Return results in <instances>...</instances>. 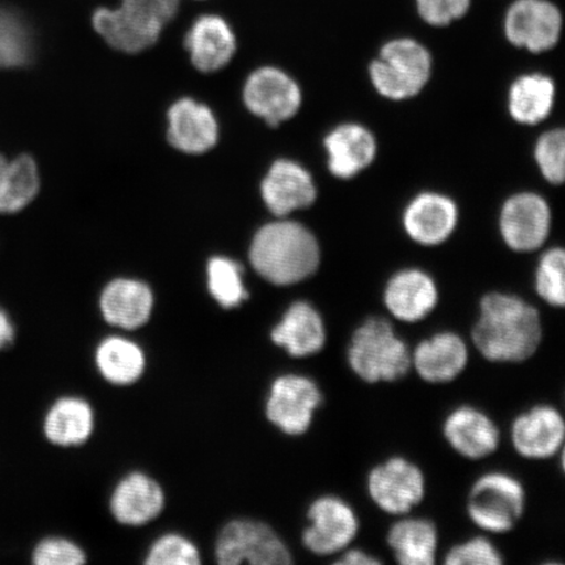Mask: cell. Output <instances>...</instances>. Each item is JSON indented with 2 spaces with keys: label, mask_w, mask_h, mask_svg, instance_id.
Segmentation results:
<instances>
[{
  "label": "cell",
  "mask_w": 565,
  "mask_h": 565,
  "mask_svg": "<svg viewBox=\"0 0 565 565\" xmlns=\"http://www.w3.org/2000/svg\"><path fill=\"white\" fill-rule=\"evenodd\" d=\"M433 71V56L420 42L408 39L387 41L370 66L373 87L388 100H407L420 94Z\"/></svg>",
  "instance_id": "obj_5"
},
{
  "label": "cell",
  "mask_w": 565,
  "mask_h": 565,
  "mask_svg": "<svg viewBox=\"0 0 565 565\" xmlns=\"http://www.w3.org/2000/svg\"><path fill=\"white\" fill-rule=\"evenodd\" d=\"M565 423L559 409L534 406L515 418L511 440L515 451L527 459H547L563 449Z\"/></svg>",
  "instance_id": "obj_14"
},
{
  "label": "cell",
  "mask_w": 565,
  "mask_h": 565,
  "mask_svg": "<svg viewBox=\"0 0 565 565\" xmlns=\"http://www.w3.org/2000/svg\"><path fill=\"white\" fill-rule=\"evenodd\" d=\"M555 94V84L548 76L522 75L511 86L508 108L515 122L536 125L545 121L553 110Z\"/></svg>",
  "instance_id": "obj_27"
},
{
  "label": "cell",
  "mask_w": 565,
  "mask_h": 565,
  "mask_svg": "<svg viewBox=\"0 0 565 565\" xmlns=\"http://www.w3.org/2000/svg\"><path fill=\"white\" fill-rule=\"evenodd\" d=\"M526 492L518 478L503 471L487 472L472 484L468 514L483 532H512L524 515Z\"/></svg>",
  "instance_id": "obj_6"
},
{
  "label": "cell",
  "mask_w": 565,
  "mask_h": 565,
  "mask_svg": "<svg viewBox=\"0 0 565 565\" xmlns=\"http://www.w3.org/2000/svg\"><path fill=\"white\" fill-rule=\"evenodd\" d=\"M307 515L309 526L303 530L302 543L315 555L341 554L358 536V514L348 501L334 494L316 499Z\"/></svg>",
  "instance_id": "obj_9"
},
{
  "label": "cell",
  "mask_w": 565,
  "mask_h": 565,
  "mask_svg": "<svg viewBox=\"0 0 565 565\" xmlns=\"http://www.w3.org/2000/svg\"><path fill=\"white\" fill-rule=\"evenodd\" d=\"M562 32V11L551 0H514L508 7L504 33L515 47L545 53L557 45Z\"/></svg>",
  "instance_id": "obj_10"
},
{
  "label": "cell",
  "mask_w": 565,
  "mask_h": 565,
  "mask_svg": "<svg viewBox=\"0 0 565 565\" xmlns=\"http://www.w3.org/2000/svg\"><path fill=\"white\" fill-rule=\"evenodd\" d=\"M110 507L113 515L121 524L145 525L162 511L164 493L153 479L134 472L117 486Z\"/></svg>",
  "instance_id": "obj_25"
},
{
  "label": "cell",
  "mask_w": 565,
  "mask_h": 565,
  "mask_svg": "<svg viewBox=\"0 0 565 565\" xmlns=\"http://www.w3.org/2000/svg\"><path fill=\"white\" fill-rule=\"evenodd\" d=\"M439 302V288L429 274L406 268L386 282L384 303L395 320L416 323L434 312Z\"/></svg>",
  "instance_id": "obj_15"
},
{
  "label": "cell",
  "mask_w": 565,
  "mask_h": 565,
  "mask_svg": "<svg viewBox=\"0 0 565 565\" xmlns=\"http://www.w3.org/2000/svg\"><path fill=\"white\" fill-rule=\"evenodd\" d=\"M471 335L480 355L491 363L526 362L542 342L541 315L519 296L487 294Z\"/></svg>",
  "instance_id": "obj_1"
},
{
  "label": "cell",
  "mask_w": 565,
  "mask_h": 565,
  "mask_svg": "<svg viewBox=\"0 0 565 565\" xmlns=\"http://www.w3.org/2000/svg\"><path fill=\"white\" fill-rule=\"evenodd\" d=\"M366 489L381 511L405 515L422 503L426 478L418 465L404 457H393L371 470Z\"/></svg>",
  "instance_id": "obj_8"
},
{
  "label": "cell",
  "mask_w": 565,
  "mask_h": 565,
  "mask_svg": "<svg viewBox=\"0 0 565 565\" xmlns=\"http://www.w3.org/2000/svg\"><path fill=\"white\" fill-rule=\"evenodd\" d=\"M551 225L548 204L534 193H520L504 203L500 232L514 252H533L545 244Z\"/></svg>",
  "instance_id": "obj_13"
},
{
  "label": "cell",
  "mask_w": 565,
  "mask_h": 565,
  "mask_svg": "<svg viewBox=\"0 0 565 565\" xmlns=\"http://www.w3.org/2000/svg\"><path fill=\"white\" fill-rule=\"evenodd\" d=\"M444 562L447 565H500L504 559L489 539L475 536L451 547Z\"/></svg>",
  "instance_id": "obj_36"
},
{
  "label": "cell",
  "mask_w": 565,
  "mask_h": 565,
  "mask_svg": "<svg viewBox=\"0 0 565 565\" xmlns=\"http://www.w3.org/2000/svg\"><path fill=\"white\" fill-rule=\"evenodd\" d=\"M96 363L103 376L116 385L136 383L145 371L143 352L127 339L110 337L98 345Z\"/></svg>",
  "instance_id": "obj_30"
},
{
  "label": "cell",
  "mask_w": 565,
  "mask_h": 565,
  "mask_svg": "<svg viewBox=\"0 0 565 565\" xmlns=\"http://www.w3.org/2000/svg\"><path fill=\"white\" fill-rule=\"evenodd\" d=\"M209 289L222 307H238L247 299L243 281V267L224 257L212 258L207 267Z\"/></svg>",
  "instance_id": "obj_32"
},
{
  "label": "cell",
  "mask_w": 565,
  "mask_h": 565,
  "mask_svg": "<svg viewBox=\"0 0 565 565\" xmlns=\"http://www.w3.org/2000/svg\"><path fill=\"white\" fill-rule=\"evenodd\" d=\"M327 324L320 312L307 301H296L271 331L273 342L294 358H308L327 344Z\"/></svg>",
  "instance_id": "obj_20"
},
{
  "label": "cell",
  "mask_w": 565,
  "mask_h": 565,
  "mask_svg": "<svg viewBox=\"0 0 565 565\" xmlns=\"http://www.w3.org/2000/svg\"><path fill=\"white\" fill-rule=\"evenodd\" d=\"M94 429V413L86 401L62 398L49 409L44 423L46 439L61 447L86 441Z\"/></svg>",
  "instance_id": "obj_28"
},
{
  "label": "cell",
  "mask_w": 565,
  "mask_h": 565,
  "mask_svg": "<svg viewBox=\"0 0 565 565\" xmlns=\"http://www.w3.org/2000/svg\"><path fill=\"white\" fill-rule=\"evenodd\" d=\"M443 433L451 449L472 461L498 450L500 430L482 409L459 406L445 418Z\"/></svg>",
  "instance_id": "obj_17"
},
{
  "label": "cell",
  "mask_w": 565,
  "mask_h": 565,
  "mask_svg": "<svg viewBox=\"0 0 565 565\" xmlns=\"http://www.w3.org/2000/svg\"><path fill=\"white\" fill-rule=\"evenodd\" d=\"M337 564L341 565H376L381 564V562L377 559V557H374L373 555L365 553L363 550L359 548H352L348 550L345 548L341 553V557L335 562Z\"/></svg>",
  "instance_id": "obj_39"
},
{
  "label": "cell",
  "mask_w": 565,
  "mask_h": 565,
  "mask_svg": "<svg viewBox=\"0 0 565 565\" xmlns=\"http://www.w3.org/2000/svg\"><path fill=\"white\" fill-rule=\"evenodd\" d=\"M458 210L450 198L437 193H423L409 202L404 214L405 231L415 243L440 245L454 233Z\"/></svg>",
  "instance_id": "obj_19"
},
{
  "label": "cell",
  "mask_w": 565,
  "mask_h": 565,
  "mask_svg": "<svg viewBox=\"0 0 565 565\" xmlns=\"http://www.w3.org/2000/svg\"><path fill=\"white\" fill-rule=\"evenodd\" d=\"M15 337L17 331L11 317L0 307V352L10 348L13 341H15Z\"/></svg>",
  "instance_id": "obj_40"
},
{
  "label": "cell",
  "mask_w": 565,
  "mask_h": 565,
  "mask_svg": "<svg viewBox=\"0 0 565 565\" xmlns=\"http://www.w3.org/2000/svg\"><path fill=\"white\" fill-rule=\"evenodd\" d=\"M414 2L424 23L444 28L468 15L472 0H414Z\"/></svg>",
  "instance_id": "obj_37"
},
{
  "label": "cell",
  "mask_w": 565,
  "mask_h": 565,
  "mask_svg": "<svg viewBox=\"0 0 565 565\" xmlns=\"http://www.w3.org/2000/svg\"><path fill=\"white\" fill-rule=\"evenodd\" d=\"M244 102L253 115L278 126L292 118L301 106V90L282 71L264 67L249 76L244 88Z\"/></svg>",
  "instance_id": "obj_12"
},
{
  "label": "cell",
  "mask_w": 565,
  "mask_h": 565,
  "mask_svg": "<svg viewBox=\"0 0 565 565\" xmlns=\"http://www.w3.org/2000/svg\"><path fill=\"white\" fill-rule=\"evenodd\" d=\"M328 167L338 179L350 180L363 172L376 158L377 143L362 125L344 124L335 127L324 138Z\"/></svg>",
  "instance_id": "obj_21"
},
{
  "label": "cell",
  "mask_w": 565,
  "mask_h": 565,
  "mask_svg": "<svg viewBox=\"0 0 565 565\" xmlns=\"http://www.w3.org/2000/svg\"><path fill=\"white\" fill-rule=\"evenodd\" d=\"M35 565H81L86 563V554L75 543L63 539H47L33 551Z\"/></svg>",
  "instance_id": "obj_38"
},
{
  "label": "cell",
  "mask_w": 565,
  "mask_h": 565,
  "mask_svg": "<svg viewBox=\"0 0 565 565\" xmlns=\"http://www.w3.org/2000/svg\"><path fill=\"white\" fill-rule=\"evenodd\" d=\"M534 157L545 180L561 185L565 171V134L562 129L550 130L536 141Z\"/></svg>",
  "instance_id": "obj_34"
},
{
  "label": "cell",
  "mask_w": 565,
  "mask_h": 565,
  "mask_svg": "<svg viewBox=\"0 0 565 565\" xmlns=\"http://www.w3.org/2000/svg\"><path fill=\"white\" fill-rule=\"evenodd\" d=\"M322 393L312 379L287 374L274 381L266 415L275 427L289 436L306 434L322 405Z\"/></svg>",
  "instance_id": "obj_11"
},
{
  "label": "cell",
  "mask_w": 565,
  "mask_h": 565,
  "mask_svg": "<svg viewBox=\"0 0 565 565\" xmlns=\"http://www.w3.org/2000/svg\"><path fill=\"white\" fill-rule=\"evenodd\" d=\"M40 190L34 160L21 154L11 161L0 154V214H13L28 206Z\"/></svg>",
  "instance_id": "obj_29"
},
{
  "label": "cell",
  "mask_w": 565,
  "mask_h": 565,
  "mask_svg": "<svg viewBox=\"0 0 565 565\" xmlns=\"http://www.w3.org/2000/svg\"><path fill=\"white\" fill-rule=\"evenodd\" d=\"M535 291L550 307L563 308L565 303V254L553 247L540 259L535 270Z\"/></svg>",
  "instance_id": "obj_33"
},
{
  "label": "cell",
  "mask_w": 565,
  "mask_h": 565,
  "mask_svg": "<svg viewBox=\"0 0 565 565\" xmlns=\"http://www.w3.org/2000/svg\"><path fill=\"white\" fill-rule=\"evenodd\" d=\"M250 260L260 277L275 286H292L318 270L321 250L313 233L295 222L265 225L254 236Z\"/></svg>",
  "instance_id": "obj_2"
},
{
  "label": "cell",
  "mask_w": 565,
  "mask_h": 565,
  "mask_svg": "<svg viewBox=\"0 0 565 565\" xmlns=\"http://www.w3.org/2000/svg\"><path fill=\"white\" fill-rule=\"evenodd\" d=\"M387 545L402 565H434L439 533L428 519L406 518L388 529Z\"/></svg>",
  "instance_id": "obj_26"
},
{
  "label": "cell",
  "mask_w": 565,
  "mask_h": 565,
  "mask_svg": "<svg viewBox=\"0 0 565 565\" xmlns=\"http://www.w3.org/2000/svg\"><path fill=\"white\" fill-rule=\"evenodd\" d=\"M468 344L451 331L424 339L412 352V366L428 384H448L466 370Z\"/></svg>",
  "instance_id": "obj_16"
},
{
  "label": "cell",
  "mask_w": 565,
  "mask_h": 565,
  "mask_svg": "<svg viewBox=\"0 0 565 565\" xmlns=\"http://www.w3.org/2000/svg\"><path fill=\"white\" fill-rule=\"evenodd\" d=\"M263 196L268 210L282 217L312 206L317 189L306 168L291 160H278L265 177Z\"/></svg>",
  "instance_id": "obj_18"
},
{
  "label": "cell",
  "mask_w": 565,
  "mask_h": 565,
  "mask_svg": "<svg viewBox=\"0 0 565 565\" xmlns=\"http://www.w3.org/2000/svg\"><path fill=\"white\" fill-rule=\"evenodd\" d=\"M200 553L192 542L181 535L167 534L154 542L146 559L148 565H196Z\"/></svg>",
  "instance_id": "obj_35"
},
{
  "label": "cell",
  "mask_w": 565,
  "mask_h": 565,
  "mask_svg": "<svg viewBox=\"0 0 565 565\" xmlns=\"http://www.w3.org/2000/svg\"><path fill=\"white\" fill-rule=\"evenodd\" d=\"M100 307L105 320L113 327L134 330L150 320L153 295L145 282L117 279L104 289Z\"/></svg>",
  "instance_id": "obj_24"
},
{
  "label": "cell",
  "mask_w": 565,
  "mask_h": 565,
  "mask_svg": "<svg viewBox=\"0 0 565 565\" xmlns=\"http://www.w3.org/2000/svg\"><path fill=\"white\" fill-rule=\"evenodd\" d=\"M350 369L369 384L394 383L412 369V351L393 324L371 317L353 331L348 348Z\"/></svg>",
  "instance_id": "obj_4"
},
{
  "label": "cell",
  "mask_w": 565,
  "mask_h": 565,
  "mask_svg": "<svg viewBox=\"0 0 565 565\" xmlns=\"http://www.w3.org/2000/svg\"><path fill=\"white\" fill-rule=\"evenodd\" d=\"M185 46L193 65L202 73H214L227 66L236 52V39L227 21L204 15L188 32Z\"/></svg>",
  "instance_id": "obj_23"
},
{
  "label": "cell",
  "mask_w": 565,
  "mask_h": 565,
  "mask_svg": "<svg viewBox=\"0 0 565 565\" xmlns=\"http://www.w3.org/2000/svg\"><path fill=\"white\" fill-rule=\"evenodd\" d=\"M32 55L30 28L18 13L0 7V68L23 67L31 62Z\"/></svg>",
  "instance_id": "obj_31"
},
{
  "label": "cell",
  "mask_w": 565,
  "mask_h": 565,
  "mask_svg": "<svg viewBox=\"0 0 565 565\" xmlns=\"http://www.w3.org/2000/svg\"><path fill=\"white\" fill-rule=\"evenodd\" d=\"M216 561L222 565H288L292 563L286 543L270 526L252 520L232 521L216 542Z\"/></svg>",
  "instance_id": "obj_7"
},
{
  "label": "cell",
  "mask_w": 565,
  "mask_h": 565,
  "mask_svg": "<svg viewBox=\"0 0 565 565\" xmlns=\"http://www.w3.org/2000/svg\"><path fill=\"white\" fill-rule=\"evenodd\" d=\"M179 7L180 0H121L116 9H98L92 21L113 49L136 54L157 44Z\"/></svg>",
  "instance_id": "obj_3"
},
{
  "label": "cell",
  "mask_w": 565,
  "mask_h": 565,
  "mask_svg": "<svg viewBox=\"0 0 565 565\" xmlns=\"http://www.w3.org/2000/svg\"><path fill=\"white\" fill-rule=\"evenodd\" d=\"M168 119V139L177 150L198 154L216 145L217 122L206 105L182 98L169 110Z\"/></svg>",
  "instance_id": "obj_22"
}]
</instances>
